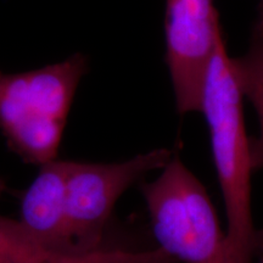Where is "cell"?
I'll return each mask as SVG.
<instances>
[{
  "label": "cell",
  "mask_w": 263,
  "mask_h": 263,
  "mask_svg": "<svg viewBox=\"0 0 263 263\" xmlns=\"http://www.w3.org/2000/svg\"><path fill=\"white\" fill-rule=\"evenodd\" d=\"M159 249L182 263H234L205 186L177 155L141 186Z\"/></svg>",
  "instance_id": "3"
},
{
  "label": "cell",
  "mask_w": 263,
  "mask_h": 263,
  "mask_svg": "<svg viewBox=\"0 0 263 263\" xmlns=\"http://www.w3.org/2000/svg\"><path fill=\"white\" fill-rule=\"evenodd\" d=\"M233 70L242 97L255 108L259 122V136L251 141L254 170L263 168V38L252 37L248 51L232 59Z\"/></svg>",
  "instance_id": "8"
},
{
  "label": "cell",
  "mask_w": 263,
  "mask_h": 263,
  "mask_svg": "<svg viewBox=\"0 0 263 263\" xmlns=\"http://www.w3.org/2000/svg\"><path fill=\"white\" fill-rule=\"evenodd\" d=\"M68 161L57 159L39 167L37 177L22 195L20 222L45 249L80 256L72 245L66 213Z\"/></svg>",
  "instance_id": "6"
},
{
  "label": "cell",
  "mask_w": 263,
  "mask_h": 263,
  "mask_svg": "<svg viewBox=\"0 0 263 263\" xmlns=\"http://www.w3.org/2000/svg\"><path fill=\"white\" fill-rule=\"evenodd\" d=\"M88 68V58L76 52L37 70H0V132L24 162L41 167L58 159L76 91Z\"/></svg>",
  "instance_id": "2"
},
{
  "label": "cell",
  "mask_w": 263,
  "mask_h": 263,
  "mask_svg": "<svg viewBox=\"0 0 263 263\" xmlns=\"http://www.w3.org/2000/svg\"><path fill=\"white\" fill-rule=\"evenodd\" d=\"M105 250L80 256L55 254L39 244L20 219L0 215V263H94Z\"/></svg>",
  "instance_id": "7"
},
{
  "label": "cell",
  "mask_w": 263,
  "mask_h": 263,
  "mask_svg": "<svg viewBox=\"0 0 263 263\" xmlns=\"http://www.w3.org/2000/svg\"><path fill=\"white\" fill-rule=\"evenodd\" d=\"M94 263H174L168 255L157 248L154 251L130 252L123 250H110Z\"/></svg>",
  "instance_id": "9"
},
{
  "label": "cell",
  "mask_w": 263,
  "mask_h": 263,
  "mask_svg": "<svg viewBox=\"0 0 263 263\" xmlns=\"http://www.w3.org/2000/svg\"><path fill=\"white\" fill-rule=\"evenodd\" d=\"M173 154L154 149L114 163L68 161L66 213L68 233L77 254L103 249L105 228L120 197L147 173L162 170Z\"/></svg>",
  "instance_id": "4"
},
{
  "label": "cell",
  "mask_w": 263,
  "mask_h": 263,
  "mask_svg": "<svg viewBox=\"0 0 263 263\" xmlns=\"http://www.w3.org/2000/svg\"><path fill=\"white\" fill-rule=\"evenodd\" d=\"M9 192V186L8 184H6V182L4 179L0 178V199H2L3 195H4L5 193Z\"/></svg>",
  "instance_id": "11"
},
{
  "label": "cell",
  "mask_w": 263,
  "mask_h": 263,
  "mask_svg": "<svg viewBox=\"0 0 263 263\" xmlns=\"http://www.w3.org/2000/svg\"><path fill=\"white\" fill-rule=\"evenodd\" d=\"M242 97L222 31L203 82L201 108L227 216V242L234 263H251L261 246L251 210V141Z\"/></svg>",
  "instance_id": "1"
},
{
  "label": "cell",
  "mask_w": 263,
  "mask_h": 263,
  "mask_svg": "<svg viewBox=\"0 0 263 263\" xmlns=\"http://www.w3.org/2000/svg\"><path fill=\"white\" fill-rule=\"evenodd\" d=\"M219 32L213 0H166V64L180 115L200 112L203 82Z\"/></svg>",
  "instance_id": "5"
},
{
  "label": "cell",
  "mask_w": 263,
  "mask_h": 263,
  "mask_svg": "<svg viewBox=\"0 0 263 263\" xmlns=\"http://www.w3.org/2000/svg\"><path fill=\"white\" fill-rule=\"evenodd\" d=\"M252 37H257V38H263V34H262V35H252Z\"/></svg>",
  "instance_id": "12"
},
{
  "label": "cell",
  "mask_w": 263,
  "mask_h": 263,
  "mask_svg": "<svg viewBox=\"0 0 263 263\" xmlns=\"http://www.w3.org/2000/svg\"><path fill=\"white\" fill-rule=\"evenodd\" d=\"M263 34V0H259L258 3V15L256 20L254 35H262Z\"/></svg>",
  "instance_id": "10"
}]
</instances>
